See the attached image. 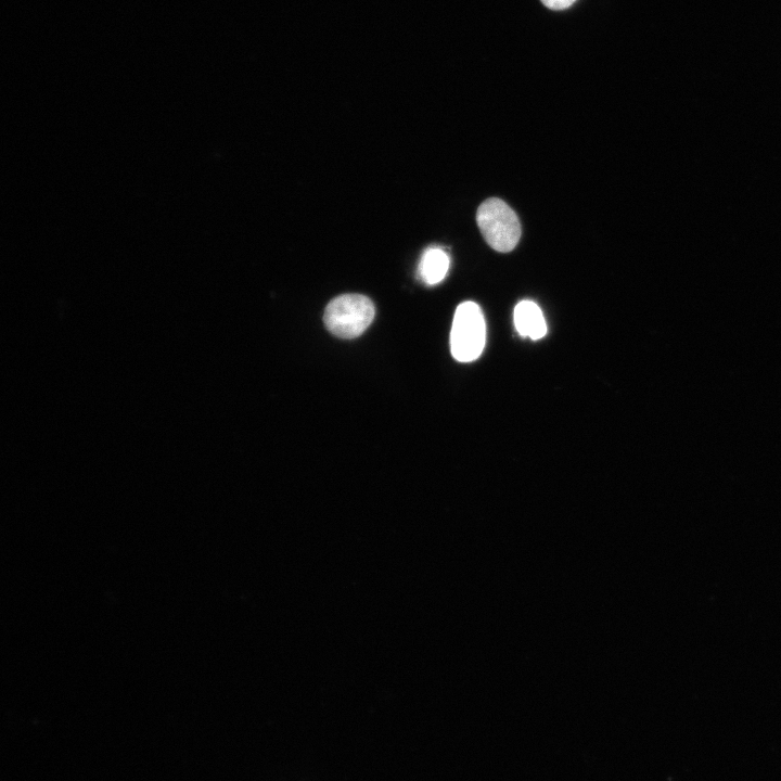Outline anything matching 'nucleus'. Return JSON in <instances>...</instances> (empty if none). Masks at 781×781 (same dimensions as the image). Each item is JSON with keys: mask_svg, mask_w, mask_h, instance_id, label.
<instances>
[{"mask_svg": "<svg viewBox=\"0 0 781 781\" xmlns=\"http://www.w3.org/2000/svg\"><path fill=\"white\" fill-rule=\"evenodd\" d=\"M375 315L372 300L361 294H343L332 299L323 315L325 328L341 338H355L371 324Z\"/></svg>", "mask_w": 781, "mask_h": 781, "instance_id": "obj_1", "label": "nucleus"}, {"mask_svg": "<svg viewBox=\"0 0 781 781\" xmlns=\"http://www.w3.org/2000/svg\"><path fill=\"white\" fill-rule=\"evenodd\" d=\"M486 342V324L481 307L474 302L460 304L450 331V351L460 362L476 360Z\"/></svg>", "mask_w": 781, "mask_h": 781, "instance_id": "obj_2", "label": "nucleus"}, {"mask_svg": "<svg viewBox=\"0 0 781 781\" xmlns=\"http://www.w3.org/2000/svg\"><path fill=\"white\" fill-rule=\"evenodd\" d=\"M476 221L485 241L497 252L512 251L521 238L516 214L500 199L484 201L477 208Z\"/></svg>", "mask_w": 781, "mask_h": 781, "instance_id": "obj_3", "label": "nucleus"}, {"mask_svg": "<svg viewBox=\"0 0 781 781\" xmlns=\"http://www.w3.org/2000/svg\"><path fill=\"white\" fill-rule=\"evenodd\" d=\"M513 319L516 331L524 337L540 340L547 334L543 313L532 300H521L514 308Z\"/></svg>", "mask_w": 781, "mask_h": 781, "instance_id": "obj_4", "label": "nucleus"}, {"mask_svg": "<svg viewBox=\"0 0 781 781\" xmlns=\"http://www.w3.org/2000/svg\"><path fill=\"white\" fill-rule=\"evenodd\" d=\"M449 264V256L444 249L430 247L421 257L418 267L419 277L428 285L437 284L446 277Z\"/></svg>", "mask_w": 781, "mask_h": 781, "instance_id": "obj_5", "label": "nucleus"}, {"mask_svg": "<svg viewBox=\"0 0 781 781\" xmlns=\"http://www.w3.org/2000/svg\"><path fill=\"white\" fill-rule=\"evenodd\" d=\"M576 0H541L551 10H562L572 5Z\"/></svg>", "mask_w": 781, "mask_h": 781, "instance_id": "obj_6", "label": "nucleus"}]
</instances>
